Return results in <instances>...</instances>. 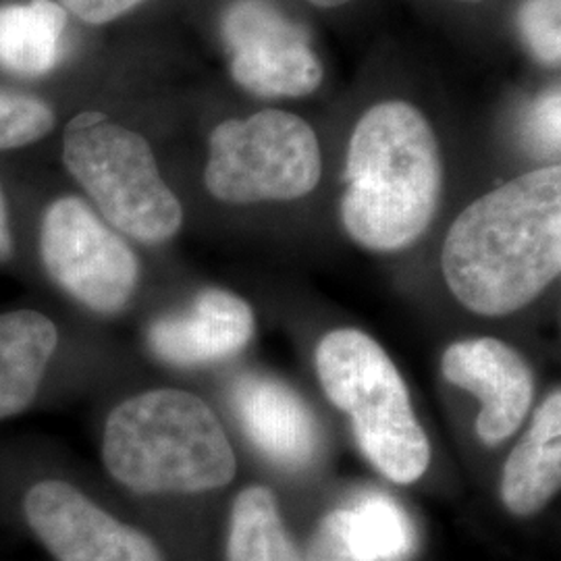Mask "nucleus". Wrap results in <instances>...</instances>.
<instances>
[{"label":"nucleus","mask_w":561,"mask_h":561,"mask_svg":"<svg viewBox=\"0 0 561 561\" xmlns=\"http://www.w3.org/2000/svg\"><path fill=\"white\" fill-rule=\"evenodd\" d=\"M449 291L481 317L518 312L560 277L561 167L549 164L470 202L443 241Z\"/></svg>","instance_id":"1"},{"label":"nucleus","mask_w":561,"mask_h":561,"mask_svg":"<svg viewBox=\"0 0 561 561\" xmlns=\"http://www.w3.org/2000/svg\"><path fill=\"white\" fill-rule=\"evenodd\" d=\"M443 190L439 138L416 104L375 102L356 121L345 157L341 222L362 248L391 254L421 240Z\"/></svg>","instance_id":"2"},{"label":"nucleus","mask_w":561,"mask_h":561,"mask_svg":"<svg viewBox=\"0 0 561 561\" xmlns=\"http://www.w3.org/2000/svg\"><path fill=\"white\" fill-rule=\"evenodd\" d=\"M102 460L115 481L140 495L215 491L238 470L215 412L180 389H154L119 403L104 426Z\"/></svg>","instance_id":"3"},{"label":"nucleus","mask_w":561,"mask_h":561,"mask_svg":"<svg viewBox=\"0 0 561 561\" xmlns=\"http://www.w3.org/2000/svg\"><path fill=\"white\" fill-rule=\"evenodd\" d=\"M317 373L327 398L350 416L364 458L389 481H419L431 463V443L381 345L358 329L331 331L319 343Z\"/></svg>","instance_id":"4"},{"label":"nucleus","mask_w":561,"mask_h":561,"mask_svg":"<svg viewBox=\"0 0 561 561\" xmlns=\"http://www.w3.org/2000/svg\"><path fill=\"white\" fill-rule=\"evenodd\" d=\"M62 161L121 233L148 245L180 233L181 202L138 131L108 121L104 113H81L67 125Z\"/></svg>","instance_id":"5"},{"label":"nucleus","mask_w":561,"mask_h":561,"mask_svg":"<svg viewBox=\"0 0 561 561\" xmlns=\"http://www.w3.org/2000/svg\"><path fill=\"white\" fill-rule=\"evenodd\" d=\"M322 178L321 141L308 121L283 108L225 119L208 138L204 185L233 206L294 202Z\"/></svg>","instance_id":"6"},{"label":"nucleus","mask_w":561,"mask_h":561,"mask_svg":"<svg viewBox=\"0 0 561 561\" xmlns=\"http://www.w3.org/2000/svg\"><path fill=\"white\" fill-rule=\"evenodd\" d=\"M41 250L53 280L99 314H117L138 289V256L80 198L65 196L46 208Z\"/></svg>","instance_id":"7"},{"label":"nucleus","mask_w":561,"mask_h":561,"mask_svg":"<svg viewBox=\"0 0 561 561\" xmlns=\"http://www.w3.org/2000/svg\"><path fill=\"white\" fill-rule=\"evenodd\" d=\"M23 510L32 530L59 561H164L144 533L113 518L67 482L34 484Z\"/></svg>","instance_id":"8"},{"label":"nucleus","mask_w":561,"mask_h":561,"mask_svg":"<svg viewBox=\"0 0 561 561\" xmlns=\"http://www.w3.org/2000/svg\"><path fill=\"white\" fill-rule=\"evenodd\" d=\"M443 377L481 401L477 433L484 445L510 439L535 398V375L520 354L493 337L456 341L443 354Z\"/></svg>","instance_id":"9"},{"label":"nucleus","mask_w":561,"mask_h":561,"mask_svg":"<svg viewBox=\"0 0 561 561\" xmlns=\"http://www.w3.org/2000/svg\"><path fill=\"white\" fill-rule=\"evenodd\" d=\"M254 329L256 321L248 301L210 287L201 291L187 310L152 322L148 343L162 362L194 368L240 354L254 337Z\"/></svg>","instance_id":"10"},{"label":"nucleus","mask_w":561,"mask_h":561,"mask_svg":"<svg viewBox=\"0 0 561 561\" xmlns=\"http://www.w3.org/2000/svg\"><path fill=\"white\" fill-rule=\"evenodd\" d=\"M231 400L243 433L275 466L301 470L317 461L321 426L291 387L273 377L243 375L233 385Z\"/></svg>","instance_id":"11"},{"label":"nucleus","mask_w":561,"mask_h":561,"mask_svg":"<svg viewBox=\"0 0 561 561\" xmlns=\"http://www.w3.org/2000/svg\"><path fill=\"white\" fill-rule=\"evenodd\" d=\"M561 484V393L537 410L530 428L503 466L502 500L516 516L541 512Z\"/></svg>","instance_id":"12"},{"label":"nucleus","mask_w":561,"mask_h":561,"mask_svg":"<svg viewBox=\"0 0 561 561\" xmlns=\"http://www.w3.org/2000/svg\"><path fill=\"white\" fill-rule=\"evenodd\" d=\"M231 76L259 99H304L321 88L324 67L304 41L277 32L243 42L231 59Z\"/></svg>","instance_id":"13"},{"label":"nucleus","mask_w":561,"mask_h":561,"mask_svg":"<svg viewBox=\"0 0 561 561\" xmlns=\"http://www.w3.org/2000/svg\"><path fill=\"white\" fill-rule=\"evenodd\" d=\"M57 343L55 322L41 312L0 314V421L20 414L34 401Z\"/></svg>","instance_id":"14"},{"label":"nucleus","mask_w":561,"mask_h":561,"mask_svg":"<svg viewBox=\"0 0 561 561\" xmlns=\"http://www.w3.org/2000/svg\"><path fill=\"white\" fill-rule=\"evenodd\" d=\"M65 27L67 13L53 0L0 7V67L25 78L48 73L59 59Z\"/></svg>","instance_id":"15"},{"label":"nucleus","mask_w":561,"mask_h":561,"mask_svg":"<svg viewBox=\"0 0 561 561\" xmlns=\"http://www.w3.org/2000/svg\"><path fill=\"white\" fill-rule=\"evenodd\" d=\"M229 561H300L298 549L280 520L275 495L266 486L243 489L233 503Z\"/></svg>","instance_id":"16"},{"label":"nucleus","mask_w":561,"mask_h":561,"mask_svg":"<svg viewBox=\"0 0 561 561\" xmlns=\"http://www.w3.org/2000/svg\"><path fill=\"white\" fill-rule=\"evenodd\" d=\"M350 512L352 535L373 561H403L414 547V530L405 512L389 495L366 493Z\"/></svg>","instance_id":"17"},{"label":"nucleus","mask_w":561,"mask_h":561,"mask_svg":"<svg viewBox=\"0 0 561 561\" xmlns=\"http://www.w3.org/2000/svg\"><path fill=\"white\" fill-rule=\"evenodd\" d=\"M55 127V113L46 102L0 88V150L42 140Z\"/></svg>","instance_id":"18"},{"label":"nucleus","mask_w":561,"mask_h":561,"mask_svg":"<svg viewBox=\"0 0 561 561\" xmlns=\"http://www.w3.org/2000/svg\"><path fill=\"white\" fill-rule=\"evenodd\" d=\"M561 0H522L518 30L528 53L542 67L558 69L561 60Z\"/></svg>","instance_id":"19"},{"label":"nucleus","mask_w":561,"mask_h":561,"mask_svg":"<svg viewBox=\"0 0 561 561\" xmlns=\"http://www.w3.org/2000/svg\"><path fill=\"white\" fill-rule=\"evenodd\" d=\"M304 561H373L362 553L352 535L350 512H331L319 524Z\"/></svg>","instance_id":"20"},{"label":"nucleus","mask_w":561,"mask_h":561,"mask_svg":"<svg viewBox=\"0 0 561 561\" xmlns=\"http://www.w3.org/2000/svg\"><path fill=\"white\" fill-rule=\"evenodd\" d=\"M560 88L541 96L530 115V134L547 152H560Z\"/></svg>","instance_id":"21"},{"label":"nucleus","mask_w":561,"mask_h":561,"mask_svg":"<svg viewBox=\"0 0 561 561\" xmlns=\"http://www.w3.org/2000/svg\"><path fill=\"white\" fill-rule=\"evenodd\" d=\"M144 0H60V7L90 25H104L134 11Z\"/></svg>","instance_id":"22"},{"label":"nucleus","mask_w":561,"mask_h":561,"mask_svg":"<svg viewBox=\"0 0 561 561\" xmlns=\"http://www.w3.org/2000/svg\"><path fill=\"white\" fill-rule=\"evenodd\" d=\"M13 256V236H11V225H9V213H7V202L0 190V262H7Z\"/></svg>","instance_id":"23"},{"label":"nucleus","mask_w":561,"mask_h":561,"mask_svg":"<svg viewBox=\"0 0 561 561\" xmlns=\"http://www.w3.org/2000/svg\"><path fill=\"white\" fill-rule=\"evenodd\" d=\"M304 2H308V4H312L317 9H341V7H345V4H350L354 0H304Z\"/></svg>","instance_id":"24"},{"label":"nucleus","mask_w":561,"mask_h":561,"mask_svg":"<svg viewBox=\"0 0 561 561\" xmlns=\"http://www.w3.org/2000/svg\"><path fill=\"white\" fill-rule=\"evenodd\" d=\"M458 2H468V4H472V2H484V0H458Z\"/></svg>","instance_id":"25"}]
</instances>
